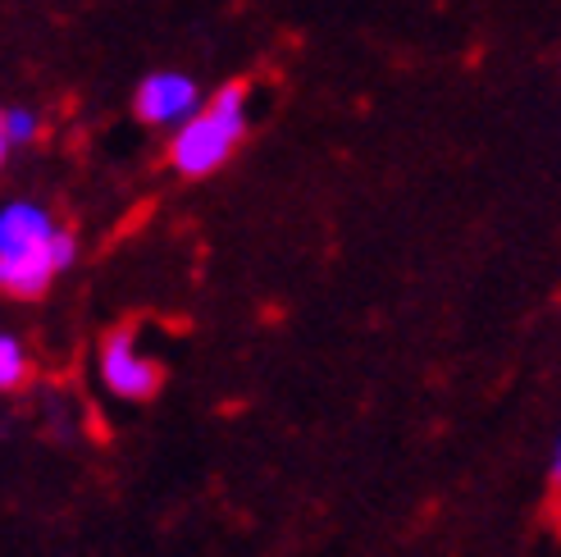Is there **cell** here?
Returning <instances> with one entry per match:
<instances>
[{
    "instance_id": "6da1fadb",
    "label": "cell",
    "mask_w": 561,
    "mask_h": 557,
    "mask_svg": "<svg viewBox=\"0 0 561 557\" xmlns=\"http://www.w3.org/2000/svg\"><path fill=\"white\" fill-rule=\"evenodd\" d=\"M78 261V238L42 202L0 206V293L10 302H37Z\"/></svg>"
},
{
    "instance_id": "7a4b0ae2",
    "label": "cell",
    "mask_w": 561,
    "mask_h": 557,
    "mask_svg": "<svg viewBox=\"0 0 561 557\" xmlns=\"http://www.w3.org/2000/svg\"><path fill=\"white\" fill-rule=\"evenodd\" d=\"M242 137H247V82H224L183 128H174L170 164L183 179H206L229 164V156L242 147Z\"/></svg>"
},
{
    "instance_id": "3957f363",
    "label": "cell",
    "mask_w": 561,
    "mask_h": 557,
    "mask_svg": "<svg viewBox=\"0 0 561 557\" xmlns=\"http://www.w3.org/2000/svg\"><path fill=\"white\" fill-rule=\"evenodd\" d=\"M101 379L115 398L124 402H151L164 384V366L151 356H142L133 329H110L101 343Z\"/></svg>"
},
{
    "instance_id": "277c9868",
    "label": "cell",
    "mask_w": 561,
    "mask_h": 557,
    "mask_svg": "<svg viewBox=\"0 0 561 557\" xmlns=\"http://www.w3.org/2000/svg\"><path fill=\"white\" fill-rule=\"evenodd\" d=\"M202 105L206 101H202V92H196V82L179 69L147 73L133 92V115L142 124H151V128H183Z\"/></svg>"
},
{
    "instance_id": "5b68a950",
    "label": "cell",
    "mask_w": 561,
    "mask_h": 557,
    "mask_svg": "<svg viewBox=\"0 0 561 557\" xmlns=\"http://www.w3.org/2000/svg\"><path fill=\"white\" fill-rule=\"evenodd\" d=\"M42 133V120L27 105H5L0 110V156H14L23 147H33Z\"/></svg>"
},
{
    "instance_id": "8992f818",
    "label": "cell",
    "mask_w": 561,
    "mask_h": 557,
    "mask_svg": "<svg viewBox=\"0 0 561 557\" xmlns=\"http://www.w3.org/2000/svg\"><path fill=\"white\" fill-rule=\"evenodd\" d=\"M27 379H33V361H27L23 339L0 333V388H5V394H19V388H27Z\"/></svg>"
},
{
    "instance_id": "52a82bcc",
    "label": "cell",
    "mask_w": 561,
    "mask_h": 557,
    "mask_svg": "<svg viewBox=\"0 0 561 557\" xmlns=\"http://www.w3.org/2000/svg\"><path fill=\"white\" fill-rule=\"evenodd\" d=\"M548 485L561 493V439H557V448H552V462H548Z\"/></svg>"
}]
</instances>
